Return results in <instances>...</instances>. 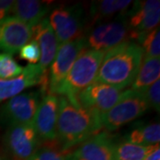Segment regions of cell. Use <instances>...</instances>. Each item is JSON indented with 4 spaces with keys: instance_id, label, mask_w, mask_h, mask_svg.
<instances>
[{
    "instance_id": "cell-1",
    "label": "cell",
    "mask_w": 160,
    "mask_h": 160,
    "mask_svg": "<svg viewBox=\"0 0 160 160\" xmlns=\"http://www.w3.org/2000/svg\"><path fill=\"white\" fill-rule=\"evenodd\" d=\"M142 48L128 41L105 52L95 82L110 85L122 90L132 85L142 62Z\"/></svg>"
},
{
    "instance_id": "cell-2",
    "label": "cell",
    "mask_w": 160,
    "mask_h": 160,
    "mask_svg": "<svg viewBox=\"0 0 160 160\" xmlns=\"http://www.w3.org/2000/svg\"><path fill=\"white\" fill-rule=\"evenodd\" d=\"M102 128L101 117L73 104L64 96L59 98L56 135L66 151L97 133Z\"/></svg>"
},
{
    "instance_id": "cell-3",
    "label": "cell",
    "mask_w": 160,
    "mask_h": 160,
    "mask_svg": "<svg viewBox=\"0 0 160 160\" xmlns=\"http://www.w3.org/2000/svg\"><path fill=\"white\" fill-rule=\"evenodd\" d=\"M104 54V51L84 50L75 61L54 94H60L67 98L71 103L78 104L77 95L95 81Z\"/></svg>"
},
{
    "instance_id": "cell-4",
    "label": "cell",
    "mask_w": 160,
    "mask_h": 160,
    "mask_svg": "<svg viewBox=\"0 0 160 160\" xmlns=\"http://www.w3.org/2000/svg\"><path fill=\"white\" fill-rule=\"evenodd\" d=\"M149 109V104L142 92L131 89L126 90L122 92L118 102L108 112L101 116V125L106 132L115 131L142 117Z\"/></svg>"
},
{
    "instance_id": "cell-5",
    "label": "cell",
    "mask_w": 160,
    "mask_h": 160,
    "mask_svg": "<svg viewBox=\"0 0 160 160\" xmlns=\"http://www.w3.org/2000/svg\"><path fill=\"white\" fill-rule=\"evenodd\" d=\"M48 21L59 45L83 38L86 17L84 10L78 5L54 9Z\"/></svg>"
},
{
    "instance_id": "cell-6",
    "label": "cell",
    "mask_w": 160,
    "mask_h": 160,
    "mask_svg": "<svg viewBox=\"0 0 160 160\" xmlns=\"http://www.w3.org/2000/svg\"><path fill=\"white\" fill-rule=\"evenodd\" d=\"M40 97L39 92H29L9 99L0 108V123L8 127L33 125Z\"/></svg>"
},
{
    "instance_id": "cell-7",
    "label": "cell",
    "mask_w": 160,
    "mask_h": 160,
    "mask_svg": "<svg viewBox=\"0 0 160 160\" xmlns=\"http://www.w3.org/2000/svg\"><path fill=\"white\" fill-rule=\"evenodd\" d=\"M88 48L85 37L61 44L49 69L48 92L54 94L79 54Z\"/></svg>"
},
{
    "instance_id": "cell-8",
    "label": "cell",
    "mask_w": 160,
    "mask_h": 160,
    "mask_svg": "<svg viewBox=\"0 0 160 160\" xmlns=\"http://www.w3.org/2000/svg\"><path fill=\"white\" fill-rule=\"evenodd\" d=\"M139 34L129 29L126 21L99 25L86 38L87 46L98 51H108L122 43L137 40Z\"/></svg>"
},
{
    "instance_id": "cell-9",
    "label": "cell",
    "mask_w": 160,
    "mask_h": 160,
    "mask_svg": "<svg viewBox=\"0 0 160 160\" xmlns=\"http://www.w3.org/2000/svg\"><path fill=\"white\" fill-rule=\"evenodd\" d=\"M121 93L118 87L94 81L80 92L76 100L81 107L101 117L118 102Z\"/></svg>"
},
{
    "instance_id": "cell-10",
    "label": "cell",
    "mask_w": 160,
    "mask_h": 160,
    "mask_svg": "<svg viewBox=\"0 0 160 160\" xmlns=\"http://www.w3.org/2000/svg\"><path fill=\"white\" fill-rule=\"evenodd\" d=\"M49 74H45L38 64H29L23 68L22 74L10 79L0 78V102L20 94L25 89L35 86H41V96L48 93Z\"/></svg>"
},
{
    "instance_id": "cell-11",
    "label": "cell",
    "mask_w": 160,
    "mask_h": 160,
    "mask_svg": "<svg viewBox=\"0 0 160 160\" xmlns=\"http://www.w3.org/2000/svg\"><path fill=\"white\" fill-rule=\"evenodd\" d=\"M4 140L8 151L15 160L30 159L37 151L39 142L33 125L8 127Z\"/></svg>"
},
{
    "instance_id": "cell-12",
    "label": "cell",
    "mask_w": 160,
    "mask_h": 160,
    "mask_svg": "<svg viewBox=\"0 0 160 160\" xmlns=\"http://www.w3.org/2000/svg\"><path fill=\"white\" fill-rule=\"evenodd\" d=\"M58 110L59 98L55 94L47 93L40 100L33 123L39 141L52 142L57 138Z\"/></svg>"
},
{
    "instance_id": "cell-13",
    "label": "cell",
    "mask_w": 160,
    "mask_h": 160,
    "mask_svg": "<svg viewBox=\"0 0 160 160\" xmlns=\"http://www.w3.org/2000/svg\"><path fill=\"white\" fill-rule=\"evenodd\" d=\"M32 38V29L14 16L0 21V50L13 54Z\"/></svg>"
},
{
    "instance_id": "cell-14",
    "label": "cell",
    "mask_w": 160,
    "mask_h": 160,
    "mask_svg": "<svg viewBox=\"0 0 160 160\" xmlns=\"http://www.w3.org/2000/svg\"><path fill=\"white\" fill-rule=\"evenodd\" d=\"M128 12L126 22L129 29L141 34L149 32L158 27L160 21V1L146 0L137 1Z\"/></svg>"
},
{
    "instance_id": "cell-15",
    "label": "cell",
    "mask_w": 160,
    "mask_h": 160,
    "mask_svg": "<svg viewBox=\"0 0 160 160\" xmlns=\"http://www.w3.org/2000/svg\"><path fill=\"white\" fill-rule=\"evenodd\" d=\"M115 149L113 137L105 131L86 139L71 154L83 160H116Z\"/></svg>"
},
{
    "instance_id": "cell-16",
    "label": "cell",
    "mask_w": 160,
    "mask_h": 160,
    "mask_svg": "<svg viewBox=\"0 0 160 160\" xmlns=\"http://www.w3.org/2000/svg\"><path fill=\"white\" fill-rule=\"evenodd\" d=\"M31 40L36 41L39 47L38 66L45 74H49V67H51L60 45L48 19H43L32 28Z\"/></svg>"
},
{
    "instance_id": "cell-17",
    "label": "cell",
    "mask_w": 160,
    "mask_h": 160,
    "mask_svg": "<svg viewBox=\"0 0 160 160\" xmlns=\"http://www.w3.org/2000/svg\"><path fill=\"white\" fill-rule=\"evenodd\" d=\"M48 12V7L44 2L37 0H18L14 1L12 12L14 17L33 28L45 19Z\"/></svg>"
},
{
    "instance_id": "cell-18",
    "label": "cell",
    "mask_w": 160,
    "mask_h": 160,
    "mask_svg": "<svg viewBox=\"0 0 160 160\" xmlns=\"http://www.w3.org/2000/svg\"><path fill=\"white\" fill-rule=\"evenodd\" d=\"M160 78L159 58L145 57L142 60L135 79L131 85V90L144 92V91L154 84Z\"/></svg>"
},
{
    "instance_id": "cell-19",
    "label": "cell",
    "mask_w": 160,
    "mask_h": 160,
    "mask_svg": "<svg viewBox=\"0 0 160 160\" xmlns=\"http://www.w3.org/2000/svg\"><path fill=\"white\" fill-rule=\"evenodd\" d=\"M126 142L143 146H152L159 144L160 126L155 123L133 129L126 136Z\"/></svg>"
},
{
    "instance_id": "cell-20",
    "label": "cell",
    "mask_w": 160,
    "mask_h": 160,
    "mask_svg": "<svg viewBox=\"0 0 160 160\" xmlns=\"http://www.w3.org/2000/svg\"><path fill=\"white\" fill-rule=\"evenodd\" d=\"M130 0H102L94 2L92 5L91 12L93 18L99 20L101 18L112 16L118 12H125L132 5Z\"/></svg>"
},
{
    "instance_id": "cell-21",
    "label": "cell",
    "mask_w": 160,
    "mask_h": 160,
    "mask_svg": "<svg viewBox=\"0 0 160 160\" xmlns=\"http://www.w3.org/2000/svg\"><path fill=\"white\" fill-rule=\"evenodd\" d=\"M154 147L155 145L143 146L125 141L116 145V160H143Z\"/></svg>"
},
{
    "instance_id": "cell-22",
    "label": "cell",
    "mask_w": 160,
    "mask_h": 160,
    "mask_svg": "<svg viewBox=\"0 0 160 160\" xmlns=\"http://www.w3.org/2000/svg\"><path fill=\"white\" fill-rule=\"evenodd\" d=\"M160 33L159 28L149 32L141 33L137 38L138 44L142 48L145 57L159 58L160 56Z\"/></svg>"
},
{
    "instance_id": "cell-23",
    "label": "cell",
    "mask_w": 160,
    "mask_h": 160,
    "mask_svg": "<svg viewBox=\"0 0 160 160\" xmlns=\"http://www.w3.org/2000/svg\"><path fill=\"white\" fill-rule=\"evenodd\" d=\"M23 67L8 53H0V78L10 79L17 78L22 73Z\"/></svg>"
},
{
    "instance_id": "cell-24",
    "label": "cell",
    "mask_w": 160,
    "mask_h": 160,
    "mask_svg": "<svg viewBox=\"0 0 160 160\" xmlns=\"http://www.w3.org/2000/svg\"><path fill=\"white\" fill-rule=\"evenodd\" d=\"M19 57L30 64H37L40 60V50L38 43L30 40L19 50Z\"/></svg>"
},
{
    "instance_id": "cell-25",
    "label": "cell",
    "mask_w": 160,
    "mask_h": 160,
    "mask_svg": "<svg viewBox=\"0 0 160 160\" xmlns=\"http://www.w3.org/2000/svg\"><path fill=\"white\" fill-rule=\"evenodd\" d=\"M145 99L149 104V108H152L158 112L160 109V80L156 81L154 84L149 86L143 92Z\"/></svg>"
},
{
    "instance_id": "cell-26",
    "label": "cell",
    "mask_w": 160,
    "mask_h": 160,
    "mask_svg": "<svg viewBox=\"0 0 160 160\" xmlns=\"http://www.w3.org/2000/svg\"><path fill=\"white\" fill-rule=\"evenodd\" d=\"M29 160H66L62 151L51 147H44L37 149Z\"/></svg>"
},
{
    "instance_id": "cell-27",
    "label": "cell",
    "mask_w": 160,
    "mask_h": 160,
    "mask_svg": "<svg viewBox=\"0 0 160 160\" xmlns=\"http://www.w3.org/2000/svg\"><path fill=\"white\" fill-rule=\"evenodd\" d=\"M13 3L14 1L12 0H0V21L8 17V14L11 13Z\"/></svg>"
},
{
    "instance_id": "cell-28",
    "label": "cell",
    "mask_w": 160,
    "mask_h": 160,
    "mask_svg": "<svg viewBox=\"0 0 160 160\" xmlns=\"http://www.w3.org/2000/svg\"><path fill=\"white\" fill-rule=\"evenodd\" d=\"M143 160H160V148L159 144L155 145L154 149L147 155V157Z\"/></svg>"
},
{
    "instance_id": "cell-29",
    "label": "cell",
    "mask_w": 160,
    "mask_h": 160,
    "mask_svg": "<svg viewBox=\"0 0 160 160\" xmlns=\"http://www.w3.org/2000/svg\"><path fill=\"white\" fill-rule=\"evenodd\" d=\"M66 160H83V159H80L78 158H77V157H75L72 154H69L67 157H66Z\"/></svg>"
},
{
    "instance_id": "cell-30",
    "label": "cell",
    "mask_w": 160,
    "mask_h": 160,
    "mask_svg": "<svg viewBox=\"0 0 160 160\" xmlns=\"http://www.w3.org/2000/svg\"><path fill=\"white\" fill-rule=\"evenodd\" d=\"M0 160H4V159H1V158H0Z\"/></svg>"
}]
</instances>
